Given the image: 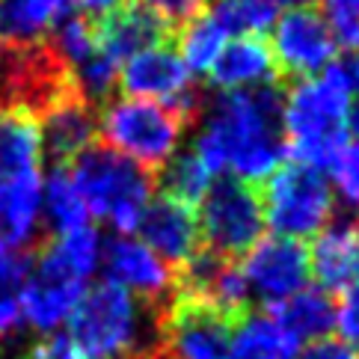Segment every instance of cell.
<instances>
[{
	"mask_svg": "<svg viewBox=\"0 0 359 359\" xmlns=\"http://www.w3.org/2000/svg\"><path fill=\"white\" fill-rule=\"evenodd\" d=\"M282 89L259 86L205 98L190 149L211 175L232 172V178L259 184L279 170L285 161Z\"/></svg>",
	"mask_w": 359,
	"mask_h": 359,
	"instance_id": "obj_1",
	"label": "cell"
},
{
	"mask_svg": "<svg viewBox=\"0 0 359 359\" xmlns=\"http://www.w3.org/2000/svg\"><path fill=\"white\" fill-rule=\"evenodd\" d=\"M161 312L113 282L86 288L62 324L74 359H134L161 341Z\"/></svg>",
	"mask_w": 359,
	"mask_h": 359,
	"instance_id": "obj_2",
	"label": "cell"
},
{
	"mask_svg": "<svg viewBox=\"0 0 359 359\" xmlns=\"http://www.w3.org/2000/svg\"><path fill=\"white\" fill-rule=\"evenodd\" d=\"M351 89L332 62L315 78L282 89V140L294 163L324 172L339 161L348 143Z\"/></svg>",
	"mask_w": 359,
	"mask_h": 359,
	"instance_id": "obj_3",
	"label": "cell"
},
{
	"mask_svg": "<svg viewBox=\"0 0 359 359\" xmlns=\"http://www.w3.org/2000/svg\"><path fill=\"white\" fill-rule=\"evenodd\" d=\"M66 170L89 217L104 220L122 238H131L137 232L146 205L155 196V175L149 170L122 158L104 143H93Z\"/></svg>",
	"mask_w": 359,
	"mask_h": 359,
	"instance_id": "obj_4",
	"label": "cell"
},
{
	"mask_svg": "<svg viewBox=\"0 0 359 359\" xmlns=\"http://www.w3.org/2000/svg\"><path fill=\"white\" fill-rule=\"evenodd\" d=\"M194 122L178 107L143 98H110L98 113V137L107 149L158 175L182 149Z\"/></svg>",
	"mask_w": 359,
	"mask_h": 359,
	"instance_id": "obj_5",
	"label": "cell"
},
{
	"mask_svg": "<svg viewBox=\"0 0 359 359\" xmlns=\"http://www.w3.org/2000/svg\"><path fill=\"white\" fill-rule=\"evenodd\" d=\"M74 93L72 69L48 39L0 45V113H24L39 122Z\"/></svg>",
	"mask_w": 359,
	"mask_h": 359,
	"instance_id": "obj_6",
	"label": "cell"
},
{
	"mask_svg": "<svg viewBox=\"0 0 359 359\" xmlns=\"http://www.w3.org/2000/svg\"><path fill=\"white\" fill-rule=\"evenodd\" d=\"M264 226L279 238L306 241L327 229L336 214V196L327 175L306 163H282L279 170L262 182Z\"/></svg>",
	"mask_w": 359,
	"mask_h": 359,
	"instance_id": "obj_7",
	"label": "cell"
},
{
	"mask_svg": "<svg viewBox=\"0 0 359 359\" xmlns=\"http://www.w3.org/2000/svg\"><path fill=\"white\" fill-rule=\"evenodd\" d=\"M202 250L241 262L264 238V208L259 187L241 178L223 175L199 202Z\"/></svg>",
	"mask_w": 359,
	"mask_h": 359,
	"instance_id": "obj_8",
	"label": "cell"
},
{
	"mask_svg": "<svg viewBox=\"0 0 359 359\" xmlns=\"http://www.w3.org/2000/svg\"><path fill=\"white\" fill-rule=\"evenodd\" d=\"M119 89L125 98H143V101H161L172 104L196 125L199 113L205 107V95L194 74L178 57L175 45H158L143 54L122 62L119 69Z\"/></svg>",
	"mask_w": 359,
	"mask_h": 359,
	"instance_id": "obj_9",
	"label": "cell"
},
{
	"mask_svg": "<svg viewBox=\"0 0 359 359\" xmlns=\"http://www.w3.org/2000/svg\"><path fill=\"white\" fill-rule=\"evenodd\" d=\"M273 27L276 30L271 50L282 86H288V81L297 83L315 78V74L332 66L339 48L332 42V33L318 6L288 9L285 15H276Z\"/></svg>",
	"mask_w": 359,
	"mask_h": 359,
	"instance_id": "obj_10",
	"label": "cell"
},
{
	"mask_svg": "<svg viewBox=\"0 0 359 359\" xmlns=\"http://www.w3.org/2000/svg\"><path fill=\"white\" fill-rule=\"evenodd\" d=\"M241 271L247 279L250 297L259 300L264 309L285 303L294 294L309 288V250L291 238H262L241 259Z\"/></svg>",
	"mask_w": 359,
	"mask_h": 359,
	"instance_id": "obj_11",
	"label": "cell"
},
{
	"mask_svg": "<svg viewBox=\"0 0 359 359\" xmlns=\"http://www.w3.org/2000/svg\"><path fill=\"white\" fill-rule=\"evenodd\" d=\"M107 282L119 285L149 309L163 312L178 297V276L166 262H161L143 241L116 235L101 247Z\"/></svg>",
	"mask_w": 359,
	"mask_h": 359,
	"instance_id": "obj_12",
	"label": "cell"
},
{
	"mask_svg": "<svg viewBox=\"0 0 359 359\" xmlns=\"http://www.w3.org/2000/svg\"><path fill=\"white\" fill-rule=\"evenodd\" d=\"M235 320L196 300L175 297L161 312V344L175 359H229Z\"/></svg>",
	"mask_w": 359,
	"mask_h": 359,
	"instance_id": "obj_13",
	"label": "cell"
},
{
	"mask_svg": "<svg viewBox=\"0 0 359 359\" xmlns=\"http://www.w3.org/2000/svg\"><path fill=\"white\" fill-rule=\"evenodd\" d=\"M178 276V297L196 300L208 309L220 312L223 318L241 324L252 309V297L243 279L241 262L223 259L208 250H199L196 259H190L182 271H175Z\"/></svg>",
	"mask_w": 359,
	"mask_h": 359,
	"instance_id": "obj_14",
	"label": "cell"
},
{
	"mask_svg": "<svg viewBox=\"0 0 359 359\" xmlns=\"http://www.w3.org/2000/svg\"><path fill=\"white\" fill-rule=\"evenodd\" d=\"M137 232L143 235L146 247L155 252L161 262L170 264L172 271H182L202 250L196 208H187V205L166 199V196H158L146 205Z\"/></svg>",
	"mask_w": 359,
	"mask_h": 359,
	"instance_id": "obj_15",
	"label": "cell"
},
{
	"mask_svg": "<svg viewBox=\"0 0 359 359\" xmlns=\"http://www.w3.org/2000/svg\"><path fill=\"white\" fill-rule=\"evenodd\" d=\"M95 27H98V50L110 57L116 66H122V62L143 54L149 48L175 42V30L140 0H125L116 12L95 21Z\"/></svg>",
	"mask_w": 359,
	"mask_h": 359,
	"instance_id": "obj_16",
	"label": "cell"
},
{
	"mask_svg": "<svg viewBox=\"0 0 359 359\" xmlns=\"http://www.w3.org/2000/svg\"><path fill=\"white\" fill-rule=\"evenodd\" d=\"M306 250H309V276L318 282V288L330 297L344 294L359 276V217L332 220Z\"/></svg>",
	"mask_w": 359,
	"mask_h": 359,
	"instance_id": "obj_17",
	"label": "cell"
},
{
	"mask_svg": "<svg viewBox=\"0 0 359 359\" xmlns=\"http://www.w3.org/2000/svg\"><path fill=\"white\" fill-rule=\"evenodd\" d=\"M83 291V282H74L39 262H30V273L21 291V320H27L42 336L57 332L81 303Z\"/></svg>",
	"mask_w": 359,
	"mask_h": 359,
	"instance_id": "obj_18",
	"label": "cell"
},
{
	"mask_svg": "<svg viewBox=\"0 0 359 359\" xmlns=\"http://www.w3.org/2000/svg\"><path fill=\"white\" fill-rule=\"evenodd\" d=\"M39 137L42 155L54 161V166H69L81 151L98 143V110L74 93L39 119Z\"/></svg>",
	"mask_w": 359,
	"mask_h": 359,
	"instance_id": "obj_19",
	"label": "cell"
},
{
	"mask_svg": "<svg viewBox=\"0 0 359 359\" xmlns=\"http://www.w3.org/2000/svg\"><path fill=\"white\" fill-rule=\"evenodd\" d=\"M211 86L220 93H238V89H259V86H282L273 50L262 36H238L226 42L220 57L214 60L208 72Z\"/></svg>",
	"mask_w": 359,
	"mask_h": 359,
	"instance_id": "obj_20",
	"label": "cell"
},
{
	"mask_svg": "<svg viewBox=\"0 0 359 359\" xmlns=\"http://www.w3.org/2000/svg\"><path fill=\"white\" fill-rule=\"evenodd\" d=\"M42 178H0V252H24L39 241Z\"/></svg>",
	"mask_w": 359,
	"mask_h": 359,
	"instance_id": "obj_21",
	"label": "cell"
},
{
	"mask_svg": "<svg viewBox=\"0 0 359 359\" xmlns=\"http://www.w3.org/2000/svg\"><path fill=\"white\" fill-rule=\"evenodd\" d=\"M271 312L273 320L288 332V339L297 344V348H306L312 341L327 339L332 330H336L339 320V303L336 297H330L320 288H303L300 294H294L285 303L273 306Z\"/></svg>",
	"mask_w": 359,
	"mask_h": 359,
	"instance_id": "obj_22",
	"label": "cell"
},
{
	"mask_svg": "<svg viewBox=\"0 0 359 359\" xmlns=\"http://www.w3.org/2000/svg\"><path fill=\"white\" fill-rule=\"evenodd\" d=\"M39 122L24 113H0V178H42Z\"/></svg>",
	"mask_w": 359,
	"mask_h": 359,
	"instance_id": "obj_23",
	"label": "cell"
},
{
	"mask_svg": "<svg viewBox=\"0 0 359 359\" xmlns=\"http://www.w3.org/2000/svg\"><path fill=\"white\" fill-rule=\"evenodd\" d=\"M36 262L86 285L89 276H93L101 264V238L93 226H83L69 235H54L39 247Z\"/></svg>",
	"mask_w": 359,
	"mask_h": 359,
	"instance_id": "obj_24",
	"label": "cell"
},
{
	"mask_svg": "<svg viewBox=\"0 0 359 359\" xmlns=\"http://www.w3.org/2000/svg\"><path fill=\"white\" fill-rule=\"evenodd\" d=\"M300 348L271 312H250L232 332L229 359H297Z\"/></svg>",
	"mask_w": 359,
	"mask_h": 359,
	"instance_id": "obj_25",
	"label": "cell"
},
{
	"mask_svg": "<svg viewBox=\"0 0 359 359\" xmlns=\"http://www.w3.org/2000/svg\"><path fill=\"white\" fill-rule=\"evenodd\" d=\"M66 0H0V33L9 42H36L66 15Z\"/></svg>",
	"mask_w": 359,
	"mask_h": 359,
	"instance_id": "obj_26",
	"label": "cell"
},
{
	"mask_svg": "<svg viewBox=\"0 0 359 359\" xmlns=\"http://www.w3.org/2000/svg\"><path fill=\"white\" fill-rule=\"evenodd\" d=\"M42 220L54 235H69L89 226V211L66 166H57L42 182Z\"/></svg>",
	"mask_w": 359,
	"mask_h": 359,
	"instance_id": "obj_27",
	"label": "cell"
},
{
	"mask_svg": "<svg viewBox=\"0 0 359 359\" xmlns=\"http://www.w3.org/2000/svg\"><path fill=\"white\" fill-rule=\"evenodd\" d=\"M226 42H229V33L220 27V21L211 12H202V15L190 18L175 33V50L190 74H208L214 60L226 48Z\"/></svg>",
	"mask_w": 359,
	"mask_h": 359,
	"instance_id": "obj_28",
	"label": "cell"
},
{
	"mask_svg": "<svg viewBox=\"0 0 359 359\" xmlns=\"http://www.w3.org/2000/svg\"><path fill=\"white\" fill-rule=\"evenodd\" d=\"M211 178L214 175L205 170V163L196 158V151L184 149V151H175V158L155 175V190H161L158 196L175 199L187 205V208H196L205 199V194H208Z\"/></svg>",
	"mask_w": 359,
	"mask_h": 359,
	"instance_id": "obj_29",
	"label": "cell"
},
{
	"mask_svg": "<svg viewBox=\"0 0 359 359\" xmlns=\"http://www.w3.org/2000/svg\"><path fill=\"white\" fill-rule=\"evenodd\" d=\"M211 15L220 21V27L235 39L238 36H262L276 24V4L273 0H214L208 6Z\"/></svg>",
	"mask_w": 359,
	"mask_h": 359,
	"instance_id": "obj_30",
	"label": "cell"
},
{
	"mask_svg": "<svg viewBox=\"0 0 359 359\" xmlns=\"http://www.w3.org/2000/svg\"><path fill=\"white\" fill-rule=\"evenodd\" d=\"M57 54L66 60L69 69H78L81 62L98 50V27L95 21H89L86 15H62L54 27V39H50Z\"/></svg>",
	"mask_w": 359,
	"mask_h": 359,
	"instance_id": "obj_31",
	"label": "cell"
},
{
	"mask_svg": "<svg viewBox=\"0 0 359 359\" xmlns=\"http://www.w3.org/2000/svg\"><path fill=\"white\" fill-rule=\"evenodd\" d=\"M320 15L332 33L336 48L359 50V0H320Z\"/></svg>",
	"mask_w": 359,
	"mask_h": 359,
	"instance_id": "obj_32",
	"label": "cell"
},
{
	"mask_svg": "<svg viewBox=\"0 0 359 359\" xmlns=\"http://www.w3.org/2000/svg\"><path fill=\"white\" fill-rule=\"evenodd\" d=\"M332 178H336V190L341 199L351 205L353 211H359V143L356 146H344L339 161L330 166Z\"/></svg>",
	"mask_w": 359,
	"mask_h": 359,
	"instance_id": "obj_33",
	"label": "cell"
},
{
	"mask_svg": "<svg viewBox=\"0 0 359 359\" xmlns=\"http://www.w3.org/2000/svg\"><path fill=\"white\" fill-rule=\"evenodd\" d=\"M143 6H149L158 18H163L170 27L178 33V27H184L190 18L208 12V0H140Z\"/></svg>",
	"mask_w": 359,
	"mask_h": 359,
	"instance_id": "obj_34",
	"label": "cell"
},
{
	"mask_svg": "<svg viewBox=\"0 0 359 359\" xmlns=\"http://www.w3.org/2000/svg\"><path fill=\"white\" fill-rule=\"evenodd\" d=\"M336 327L341 330V341H348L359 353V276L353 285L344 291V300L339 303V320Z\"/></svg>",
	"mask_w": 359,
	"mask_h": 359,
	"instance_id": "obj_35",
	"label": "cell"
},
{
	"mask_svg": "<svg viewBox=\"0 0 359 359\" xmlns=\"http://www.w3.org/2000/svg\"><path fill=\"white\" fill-rule=\"evenodd\" d=\"M297 359H359V353L351 348L348 341L327 336V339L312 341V344H306V348H300Z\"/></svg>",
	"mask_w": 359,
	"mask_h": 359,
	"instance_id": "obj_36",
	"label": "cell"
},
{
	"mask_svg": "<svg viewBox=\"0 0 359 359\" xmlns=\"http://www.w3.org/2000/svg\"><path fill=\"white\" fill-rule=\"evenodd\" d=\"M125 0H66V6H74L78 15H86L89 21H101L110 12H116Z\"/></svg>",
	"mask_w": 359,
	"mask_h": 359,
	"instance_id": "obj_37",
	"label": "cell"
},
{
	"mask_svg": "<svg viewBox=\"0 0 359 359\" xmlns=\"http://www.w3.org/2000/svg\"><path fill=\"white\" fill-rule=\"evenodd\" d=\"M336 69H339V74H341L344 86H348L351 93H359V50H351V54L344 57V60H339Z\"/></svg>",
	"mask_w": 359,
	"mask_h": 359,
	"instance_id": "obj_38",
	"label": "cell"
},
{
	"mask_svg": "<svg viewBox=\"0 0 359 359\" xmlns=\"http://www.w3.org/2000/svg\"><path fill=\"white\" fill-rule=\"evenodd\" d=\"M134 359H175V356H172V353H170V351H166V348H163V344L158 341V344H151V348H149V351H143V353H137Z\"/></svg>",
	"mask_w": 359,
	"mask_h": 359,
	"instance_id": "obj_39",
	"label": "cell"
},
{
	"mask_svg": "<svg viewBox=\"0 0 359 359\" xmlns=\"http://www.w3.org/2000/svg\"><path fill=\"white\" fill-rule=\"evenodd\" d=\"M348 134L359 140V98L348 107Z\"/></svg>",
	"mask_w": 359,
	"mask_h": 359,
	"instance_id": "obj_40",
	"label": "cell"
},
{
	"mask_svg": "<svg viewBox=\"0 0 359 359\" xmlns=\"http://www.w3.org/2000/svg\"><path fill=\"white\" fill-rule=\"evenodd\" d=\"M273 4H285L288 9H297V6H315L318 0H273Z\"/></svg>",
	"mask_w": 359,
	"mask_h": 359,
	"instance_id": "obj_41",
	"label": "cell"
}]
</instances>
